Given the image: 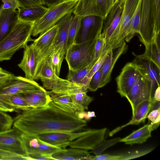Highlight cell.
Wrapping results in <instances>:
<instances>
[{"instance_id": "obj_55", "label": "cell", "mask_w": 160, "mask_h": 160, "mask_svg": "<svg viewBox=\"0 0 160 160\" xmlns=\"http://www.w3.org/2000/svg\"><path fill=\"white\" fill-rule=\"evenodd\" d=\"M95 112L94 111H88L87 112L85 120H90L92 118L96 117Z\"/></svg>"}, {"instance_id": "obj_19", "label": "cell", "mask_w": 160, "mask_h": 160, "mask_svg": "<svg viewBox=\"0 0 160 160\" xmlns=\"http://www.w3.org/2000/svg\"><path fill=\"white\" fill-rule=\"evenodd\" d=\"M73 14L70 13L61 19L56 24L58 29L52 47L58 50L63 61L67 48V43L69 26Z\"/></svg>"}, {"instance_id": "obj_17", "label": "cell", "mask_w": 160, "mask_h": 160, "mask_svg": "<svg viewBox=\"0 0 160 160\" xmlns=\"http://www.w3.org/2000/svg\"><path fill=\"white\" fill-rule=\"evenodd\" d=\"M24 49L22 59L18 65L24 72L26 78L34 80L36 68L40 59L39 52L32 43L27 45Z\"/></svg>"}, {"instance_id": "obj_48", "label": "cell", "mask_w": 160, "mask_h": 160, "mask_svg": "<svg viewBox=\"0 0 160 160\" xmlns=\"http://www.w3.org/2000/svg\"><path fill=\"white\" fill-rule=\"evenodd\" d=\"M2 2V9L18 10L20 8L15 0H1Z\"/></svg>"}, {"instance_id": "obj_4", "label": "cell", "mask_w": 160, "mask_h": 160, "mask_svg": "<svg viewBox=\"0 0 160 160\" xmlns=\"http://www.w3.org/2000/svg\"><path fill=\"white\" fill-rule=\"evenodd\" d=\"M45 90L35 80L28 79L25 77L16 76L10 83L0 91V111L7 112L12 110L10 99L14 95Z\"/></svg>"}, {"instance_id": "obj_30", "label": "cell", "mask_w": 160, "mask_h": 160, "mask_svg": "<svg viewBox=\"0 0 160 160\" xmlns=\"http://www.w3.org/2000/svg\"><path fill=\"white\" fill-rule=\"evenodd\" d=\"M137 58L144 67L147 72L151 82V94L153 98L154 92L160 86V72L155 65L152 62L145 60Z\"/></svg>"}, {"instance_id": "obj_29", "label": "cell", "mask_w": 160, "mask_h": 160, "mask_svg": "<svg viewBox=\"0 0 160 160\" xmlns=\"http://www.w3.org/2000/svg\"><path fill=\"white\" fill-rule=\"evenodd\" d=\"M56 76L47 57L40 59L36 68L34 80L52 79Z\"/></svg>"}, {"instance_id": "obj_3", "label": "cell", "mask_w": 160, "mask_h": 160, "mask_svg": "<svg viewBox=\"0 0 160 160\" xmlns=\"http://www.w3.org/2000/svg\"><path fill=\"white\" fill-rule=\"evenodd\" d=\"M78 0H63L60 3L48 7L45 14L34 22L31 35L41 34L55 25L63 17L73 12Z\"/></svg>"}, {"instance_id": "obj_47", "label": "cell", "mask_w": 160, "mask_h": 160, "mask_svg": "<svg viewBox=\"0 0 160 160\" xmlns=\"http://www.w3.org/2000/svg\"><path fill=\"white\" fill-rule=\"evenodd\" d=\"M20 8L44 5L43 0H15Z\"/></svg>"}, {"instance_id": "obj_12", "label": "cell", "mask_w": 160, "mask_h": 160, "mask_svg": "<svg viewBox=\"0 0 160 160\" xmlns=\"http://www.w3.org/2000/svg\"><path fill=\"white\" fill-rule=\"evenodd\" d=\"M20 138L28 155L40 153L52 155L62 149L45 142L37 135L22 133Z\"/></svg>"}, {"instance_id": "obj_11", "label": "cell", "mask_w": 160, "mask_h": 160, "mask_svg": "<svg viewBox=\"0 0 160 160\" xmlns=\"http://www.w3.org/2000/svg\"><path fill=\"white\" fill-rule=\"evenodd\" d=\"M138 71L134 60L127 63L116 78L117 92L122 97L126 98L138 77Z\"/></svg>"}, {"instance_id": "obj_51", "label": "cell", "mask_w": 160, "mask_h": 160, "mask_svg": "<svg viewBox=\"0 0 160 160\" xmlns=\"http://www.w3.org/2000/svg\"><path fill=\"white\" fill-rule=\"evenodd\" d=\"M157 9V23L158 27L160 28V0H155Z\"/></svg>"}, {"instance_id": "obj_20", "label": "cell", "mask_w": 160, "mask_h": 160, "mask_svg": "<svg viewBox=\"0 0 160 160\" xmlns=\"http://www.w3.org/2000/svg\"><path fill=\"white\" fill-rule=\"evenodd\" d=\"M127 46L125 41L117 48L113 53V49L110 48L107 53L106 58L101 67L102 77L99 88L104 87L108 83L111 79L113 68L118 59L127 49Z\"/></svg>"}, {"instance_id": "obj_31", "label": "cell", "mask_w": 160, "mask_h": 160, "mask_svg": "<svg viewBox=\"0 0 160 160\" xmlns=\"http://www.w3.org/2000/svg\"><path fill=\"white\" fill-rule=\"evenodd\" d=\"M48 94L50 96L52 100L51 102L52 105L65 112L75 114L76 111L70 95Z\"/></svg>"}, {"instance_id": "obj_50", "label": "cell", "mask_w": 160, "mask_h": 160, "mask_svg": "<svg viewBox=\"0 0 160 160\" xmlns=\"http://www.w3.org/2000/svg\"><path fill=\"white\" fill-rule=\"evenodd\" d=\"M28 156L31 160H55L53 158L51 154H30Z\"/></svg>"}, {"instance_id": "obj_21", "label": "cell", "mask_w": 160, "mask_h": 160, "mask_svg": "<svg viewBox=\"0 0 160 160\" xmlns=\"http://www.w3.org/2000/svg\"><path fill=\"white\" fill-rule=\"evenodd\" d=\"M58 29V26L56 24L40 34L33 41L32 44L38 51L40 59L46 57L52 50Z\"/></svg>"}, {"instance_id": "obj_44", "label": "cell", "mask_w": 160, "mask_h": 160, "mask_svg": "<svg viewBox=\"0 0 160 160\" xmlns=\"http://www.w3.org/2000/svg\"><path fill=\"white\" fill-rule=\"evenodd\" d=\"M152 150V148H149L128 152L121 155L120 160H129L139 158L147 154Z\"/></svg>"}, {"instance_id": "obj_1", "label": "cell", "mask_w": 160, "mask_h": 160, "mask_svg": "<svg viewBox=\"0 0 160 160\" xmlns=\"http://www.w3.org/2000/svg\"><path fill=\"white\" fill-rule=\"evenodd\" d=\"M87 125L85 120L61 110L51 102L45 107L23 111L14 118L13 122V127L22 133L36 135L56 132H74Z\"/></svg>"}, {"instance_id": "obj_18", "label": "cell", "mask_w": 160, "mask_h": 160, "mask_svg": "<svg viewBox=\"0 0 160 160\" xmlns=\"http://www.w3.org/2000/svg\"><path fill=\"white\" fill-rule=\"evenodd\" d=\"M103 22L102 18L96 16L81 17L80 42L95 38L101 34Z\"/></svg>"}, {"instance_id": "obj_32", "label": "cell", "mask_w": 160, "mask_h": 160, "mask_svg": "<svg viewBox=\"0 0 160 160\" xmlns=\"http://www.w3.org/2000/svg\"><path fill=\"white\" fill-rule=\"evenodd\" d=\"M87 92H79L70 95L73 107L76 111H84L93 99L87 95Z\"/></svg>"}, {"instance_id": "obj_24", "label": "cell", "mask_w": 160, "mask_h": 160, "mask_svg": "<svg viewBox=\"0 0 160 160\" xmlns=\"http://www.w3.org/2000/svg\"><path fill=\"white\" fill-rule=\"evenodd\" d=\"M160 33L157 35L153 40L145 46V50L142 54L135 55L138 58L151 61L154 63L160 70Z\"/></svg>"}, {"instance_id": "obj_22", "label": "cell", "mask_w": 160, "mask_h": 160, "mask_svg": "<svg viewBox=\"0 0 160 160\" xmlns=\"http://www.w3.org/2000/svg\"><path fill=\"white\" fill-rule=\"evenodd\" d=\"M152 101L146 100L140 103L136 108L134 113L132 115L131 120L125 124L118 127L111 131L109 133V136H112L121 129L129 125H136L141 122H144L147 116L150 112Z\"/></svg>"}, {"instance_id": "obj_28", "label": "cell", "mask_w": 160, "mask_h": 160, "mask_svg": "<svg viewBox=\"0 0 160 160\" xmlns=\"http://www.w3.org/2000/svg\"><path fill=\"white\" fill-rule=\"evenodd\" d=\"M47 9L48 8L43 5L20 8L18 10L19 20L34 22L42 17Z\"/></svg>"}, {"instance_id": "obj_8", "label": "cell", "mask_w": 160, "mask_h": 160, "mask_svg": "<svg viewBox=\"0 0 160 160\" xmlns=\"http://www.w3.org/2000/svg\"><path fill=\"white\" fill-rule=\"evenodd\" d=\"M139 0H124L123 12L119 23L105 45L112 49L120 46L128 34L131 18Z\"/></svg>"}, {"instance_id": "obj_39", "label": "cell", "mask_w": 160, "mask_h": 160, "mask_svg": "<svg viewBox=\"0 0 160 160\" xmlns=\"http://www.w3.org/2000/svg\"><path fill=\"white\" fill-rule=\"evenodd\" d=\"M121 139L120 138H117L107 140L104 139L92 150L91 152L94 154L96 156L100 155L108 148L119 142Z\"/></svg>"}, {"instance_id": "obj_40", "label": "cell", "mask_w": 160, "mask_h": 160, "mask_svg": "<svg viewBox=\"0 0 160 160\" xmlns=\"http://www.w3.org/2000/svg\"><path fill=\"white\" fill-rule=\"evenodd\" d=\"M0 160H31L28 156L22 155L11 151L0 149Z\"/></svg>"}, {"instance_id": "obj_9", "label": "cell", "mask_w": 160, "mask_h": 160, "mask_svg": "<svg viewBox=\"0 0 160 160\" xmlns=\"http://www.w3.org/2000/svg\"><path fill=\"white\" fill-rule=\"evenodd\" d=\"M118 0H78L72 13L83 17L94 15L103 20L111 8Z\"/></svg>"}, {"instance_id": "obj_6", "label": "cell", "mask_w": 160, "mask_h": 160, "mask_svg": "<svg viewBox=\"0 0 160 160\" xmlns=\"http://www.w3.org/2000/svg\"><path fill=\"white\" fill-rule=\"evenodd\" d=\"M96 38L80 43L75 41L67 48L65 58L69 70H77L88 65L94 60Z\"/></svg>"}, {"instance_id": "obj_54", "label": "cell", "mask_w": 160, "mask_h": 160, "mask_svg": "<svg viewBox=\"0 0 160 160\" xmlns=\"http://www.w3.org/2000/svg\"><path fill=\"white\" fill-rule=\"evenodd\" d=\"M76 116L79 119H85L86 118L87 112L84 111H76L75 113Z\"/></svg>"}, {"instance_id": "obj_7", "label": "cell", "mask_w": 160, "mask_h": 160, "mask_svg": "<svg viewBox=\"0 0 160 160\" xmlns=\"http://www.w3.org/2000/svg\"><path fill=\"white\" fill-rule=\"evenodd\" d=\"M138 71L137 79L126 98L130 103L132 115L138 106L146 100L152 101L151 82L146 69L136 58L134 60Z\"/></svg>"}, {"instance_id": "obj_56", "label": "cell", "mask_w": 160, "mask_h": 160, "mask_svg": "<svg viewBox=\"0 0 160 160\" xmlns=\"http://www.w3.org/2000/svg\"><path fill=\"white\" fill-rule=\"evenodd\" d=\"M3 10L2 9V4L0 7V15L2 12L3 11Z\"/></svg>"}, {"instance_id": "obj_52", "label": "cell", "mask_w": 160, "mask_h": 160, "mask_svg": "<svg viewBox=\"0 0 160 160\" xmlns=\"http://www.w3.org/2000/svg\"><path fill=\"white\" fill-rule=\"evenodd\" d=\"M63 0H43L44 5L48 7L57 4L61 2Z\"/></svg>"}, {"instance_id": "obj_49", "label": "cell", "mask_w": 160, "mask_h": 160, "mask_svg": "<svg viewBox=\"0 0 160 160\" xmlns=\"http://www.w3.org/2000/svg\"><path fill=\"white\" fill-rule=\"evenodd\" d=\"M121 156V155H113L104 154L93 156V160H120Z\"/></svg>"}, {"instance_id": "obj_27", "label": "cell", "mask_w": 160, "mask_h": 160, "mask_svg": "<svg viewBox=\"0 0 160 160\" xmlns=\"http://www.w3.org/2000/svg\"><path fill=\"white\" fill-rule=\"evenodd\" d=\"M29 105L32 108L46 106L52 101L50 95L46 90L23 94Z\"/></svg>"}, {"instance_id": "obj_2", "label": "cell", "mask_w": 160, "mask_h": 160, "mask_svg": "<svg viewBox=\"0 0 160 160\" xmlns=\"http://www.w3.org/2000/svg\"><path fill=\"white\" fill-rule=\"evenodd\" d=\"M34 22L19 20L10 32L0 42V62L10 60L14 54L24 48L31 37Z\"/></svg>"}, {"instance_id": "obj_45", "label": "cell", "mask_w": 160, "mask_h": 160, "mask_svg": "<svg viewBox=\"0 0 160 160\" xmlns=\"http://www.w3.org/2000/svg\"><path fill=\"white\" fill-rule=\"evenodd\" d=\"M101 34L98 35L96 38L94 48V60L99 58L106 44L105 41Z\"/></svg>"}, {"instance_id": "obj_16", "label": "cell", "mask_w": 160, "mask_h": 160, "mask_svg": "<svg viewBox=\"0 0 160 160\" xmlns=\"http://www.w3.org/2000/svg\"><path fill=\"white\" fill-rule=\"evenodd\" d=\"M87 131V130L78 132H56L37 135L40 139L46 143L65 149L69 146L71 142L84 135Z\"/></svg>"}, {"instance_id": "obj_35", "label": "cell", "mask_w": 160, "mask_h": 160, "mask_svg": "<svg viewBox=\"0 0 160 160\" xmlns=\"http://www.w3.org/2000/svg\"><path fill=\"white\" fill-rule=\"evenodd\" d=\"M81 20V17L73 15L69 28L67 49L76 41V39L80 28Z\"/></svg>"}, {"instance_id": "obj_15", "label": "cell", "mask_w": 160, "mask_h": 160, "mask_svg": "<svg viewBox=\"0 0 160 160\" xmlns=\"http://www.w3.org/2000/svg\"><path fill=\"white\" fill-rule=\"evenodd\" d=\"M124 0H118L111 8L103 20L102 35L106 44L117 27L123 12Z\"/></svg>"}, {"instance_id": "obj_5", "label": "cell", "mask_w": 160, "mask_h": 160, "mask_svg": "<svg viewBox=\"0 0 160 160\" xmlns=\"http://www.w3.org/2000/svg\"><path fill=\"white\" fill-rule=\"evenodd\" d=\"M160 33L157 23L155 0H142L139 38L145 46L151 43Z\"/></svg>"}, {"instance_id": "obj_53", "label": "cell", "mask_w": 160, "mask_h": 160, "mask_svg": "<svg viewBox=\"0 0 160 160\" xmlns=\"http://www.w3.org/2000/svg\"><path fill=\"white\" fill-rule=\"evenodd\" d=\"M153 99L154 100L160 101V87H158L155 90L153 96Z\"/></svg>"}, {"instance_id": "obj_36", "label": "cell", "mask_w": 160, "mask_h": 160, "mask_svg": "<svg viewBox=\"0 0 160 160\" xmlns=\"http://www.w3.org/2000/svg\"><path fill=\"white\" fill-rule=\"evenodd\" d=\"M110 48H107L105 45L104 46L101 53L93 66L90 70L87 75L79 82L87 86L88 88L89 83L93 75L101 67L107 55V52Z\"/></svg>"}, {"instance_id": "obj_42", "label": "cell", "mask_w": 160, "mask_h": 160, "mask_svg": "<svg viewBox=\"0 0 160 160\" xmlns=\"http://www.w3.org/2000/svg\"><path fill=\"white\" fill-rule=\"evenodd\" d=\"M14 75L0 67V91L15 78Z\"/></svg>"}, {"instance_id": "obj_23", "label": "cell", "mask_w": 160, "mask_h": 160, "mask_svg": "<svg viewBox=\"0 0 160 160\" xmlns=\"http://www.w3.org/2000/svg\"><path fill=\"white\" fill-rule=\"evenodd\" d=\"M18 10L4 9L0 15V42L11 31L19 20Z\"/></svg>"}, {"instance_id": "obj_38", "label": "cell", "mask_w": 160, "mask_h": 160, "mask_svg": "<svg viewBox=\"0 0 160 160\" xmlns=\"http://www.w3.org/2000/svg\"><path fill=\"white\" fill-rule=\"evenodd\" d=\"M55 74L59 77L62 61L59 51L53 49L46 56Z\"/></svg>"}, {"instance_id": "obj_13", "label": "cell", "mask_w": 160, "mask_h": 160, "mask_svg": "<svg viewBox=\"0 0 160 160\" xmlns=\"http://www.w3.org/2000/svg\"><path fill=\"white\" fill-rule=\"evenodd\" d=\"M107 128L87 129L84 135L70 142L71 148L92 150L105 139Z\"/></svg>"}, {"instance_id": "obj_43", "label": "cell", "mask_w": 160, "mask_h": 160, "mask_svg": "<svg viewBox=\"0 0 160 160\" xmlns=\"http://www.w3.org/2000/svg\"><path fill=\"white\" fill-rule=\"evenodd\" d=\"M101 77L102 71L100 68L91 78L88 84V89L90 91L94 92L99 88Z\"/></svg>"}, {"instance_id": "obj_25", "label": "cell", "mask_w": 160, "mask_h": 160, "mask_svg": "<svg viewBox=\"0 0 160 160\" xmlns=\"http://www.w3.org/2000/svg\"><path fill=\"white\" fill-rule=\"evenodd\" d=\"M52 156L55 160H93L88 151L72 148L62 149L52 154Z\"/></svg>"}, {"instance_id": "obj_10", "label": "cell", "mask_w": 160, "mask_h": 160, "mask_svg": "<svg viewBox=\"0 0 160 160\" xmlns=\"http://www.w3.org/2000/svg\"><path fill=\"white\" fill-rule=\"evenodd\" d=\"M43 87L50 90L49 93L70 95L79 92H87L88 88L79 83H75L56 76L52 79L41 80Z\"/></svg>"}, {"instance_id": "obj_14", "label": "cell", "mask_w": 160, "mask_h": 160, "mask_svg": "<svg viewBox=\"0 0 160 160\" xmlns=\"http://www.w3.org/2000/svg\"><path fill=\"white\" fill-rule=\"evenodd\" d=\"M22 132L13 127L0 132V149L25 156H28L21 140Z\"/></svg>"}, {"instance_id": "obj_46", "label": "cell", "mask_w": 160, "mask_h": 160, "mask_svg": "<svg viewBox=\"0 0 160 160\" xmlns=\"http://www.w3.org/2000/svg\"><path fill=\"white\" fill-rule=\"evenodd\" d=\"M151 122L153 130L156 129L159 126L160 121V107L150 112L146 117Z\"/></svg>"}, {"instance_id": "obj_41", "label": "cell", "mask_w": 160, "mask_h": 160, "mask_svg": "<svg viewBox=\"0 0 160 160\" xmlns=\"http://www.w3.org/2000/svg\"><path fill=\"white\" fill-rule=\"evenodd\" d=\"M13 119L5 112L0 111V132L8 130L13 125Z\"/></svg>"}, {"instance_id": "obj_37", "label": "cell", "mask_w": 160, "mask_h": 160, "mask_svg": "<svg viewBox=\"0 0 160 160\" xmlns=\"http://www.w3.org/2000/svg\"><path fill=\"white\" fill-rule=\"evenodd\" d=\"M10 105L14 109L23 111L28 110L32 108L29 105L22 93L12 96L10 99Z\"/></svg>"}, {"instance_id": "obj_34", "label": "cell", "mask_w": 160, "mask_h": 160, "mask_svg": "<svg viewBox=\"0 0 160 160\" xmlns=\"http://www.w3.org/2000/svg\"><path fill=\"white\" fill-rule=\"evenodd\" d=\"M98 59L93 60L88 65L77 70H69L67 79L74 82L79 83L87 75Z\"/></svg>"}, {"instance_id": "obj_26", "label": "cell", "mask_w": 160, "mask_h": 160, "mask_svg": "<svg viewBox=\"0 0 160 160\" xmlns=\"http://www.w3.org/2000/svg\"><path fill=\"white\" fill-rule=\"evenodd\" d=\"M153 130L151 124L145 125L127 137L121 138L119 142H124L126 144H142L151 137V132Z\"/></svg>"}, {"instance_id": "obj_33", "label": "cell", "mask_w": 160, "mask_h": 160, "mask_svg": "<svg viewBox=\"0 0 160 160\" xmlns=\"http://www.w3.org/2000/svg\"><path fill=\"white\" fill-rule=\"evenodd\" d=\"M142 1L139 0L131 18L128 33L125 39L127 42H129L136 33H138L141 18Z\"/></svg>"}]
</instances>
